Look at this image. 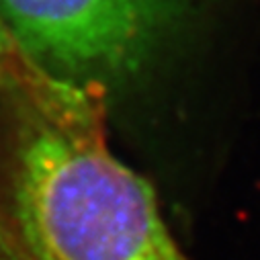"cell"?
<instances>
[{"label":"cell","instance_id":"1","mask_svg":"<svg viewBox=\"0 0 260 260\" xmlns=\"http://www.w3.org/2000/svg\"><path fill=\"white\" fill-rule=\"evenodd\" d=\"M111 101L0 35V209L25 260H192L109 144Z\"/></svg>","mask_w":260,"mask_h":260},{"label":"cell","instance_id":"2","mask_svg":"<svg viewBox=\"0 0 260 260\" xmlns=\"http://www.w3.org/2000/svg\"><path fill=\"white\" fill-rule=\"evenodd\" d=\"M207 0H0V25L49 76L109 101L146 78Z\"/></svg>","mask_w":260,"mask_h":260},{"label":"cell","instance_id":"3","mask_svg":"<svg viewBox=\"0 0 260 260\" xmlns=\"http://www.w3.org/2000/svg\"><path fill=\"white\" fill-rule=\"evenodd\" d=\"M0 260H25L15 242V236L11 234L3 209H0Z\"/></svg>","mask_w":260,"mask_h":260},{"label":"cell","instance_id":"4","mask_svg":"<svg viewBox=\"0 0 260 260\" xmlns=\"http://www.w3.org/2000/svg\"><path fill=\"white\" fill-rule=\"evenodd\" d=\"M0 35H3V27H0Z\"/></svg>","mask_w":260,"mask_h":260}]
</instances>
